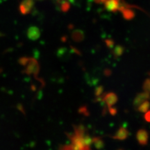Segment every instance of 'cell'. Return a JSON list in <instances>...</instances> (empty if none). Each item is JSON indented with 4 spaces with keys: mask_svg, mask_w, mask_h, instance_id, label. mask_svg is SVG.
I'll return each mask as SVG.
<instances>
[{
    "mask_svg": "<svg viewBox=\"0 0 150 150\" xmlns=\"http://www.w3.org/2000/svg\"><path fill=\"white\" fill-rule=\"evenodd\" d=\"M149 102L148 101H145V102H143L142 104H140L139 106H138V110L140 112H147V110L149 109Z\"/></svg>",
    "mask_w": 150,
    "mask_h": 150,
    "instance_id": "cell-8",
    "label": "cell"
},
{
    "mask_svg": "<svg viewBox=\"0 0 150 150\" xmlns=\"http://www.w3.org/2000/svg\"><path fill=\"white\" fill-rule=\"evenodd\" d=\"M103 100H104V102L106 103L108 107H110V106L115 105L116 102H117V97L115 93H108L104 95Z\"/></svg>",
    "mask_w": 150,
    "mask_h": 150,
    "instance_id": "cell-2",
    "label": "cell"
},
{
    "mask_svg": "<svg viewBox=\"0 0 150 150\" xmlns=\"http://www.w3.org/2000/svg\"><path fill=\"white\" fill-rule=\"evenodd\" d=\"M148 97H149V94L148 93H142L138 95L134 100V106H138L140 104H142V102H145V100H146V99H147Z\"/></svg>",
    "mask_w": 150,
    "mask_h": 150,
    "instance_id": "cell-6",
    "label": "cell"
},
{
    "mask_svg": "<svg viewBox=\"0 0 150 150\" xmlns=\"http://www.w3.org/2000/svg\"><path fill=\"white\" fill-rule=\"evenodd\" d=\"M105 42H106V45H107L109 48L113 47L114 45H115V43H114V41L112 40H106Z\"/></svg>",
    "mask_w": 150,
    "mask_h": 150,
    "instance_id": "cell-15",
    "label": "cell"
},
{
    "mask_svg": "<svg viewBox=\"0 0 150 150\" xmlns=\"http://www.w3.org/2000/svg\"><path fill=\"white\" fill-rule=\"evenodd\" d=\"M25 66V72L28 74H33L36 75L39 72V65L38 62L35 59L29 58L26 64L24 65Z\"/></svg>",
    "mask_w": 150,
    "mask_h": 150,
    "instance_id": "cell-1",
    "label": "cell"
},
{
    "mask_svg": "<svg viewBox=\"0 0 150 150\" xmlns=\"http://www.w3.org/2000/svg\"><path fill=\"white\" fill-rule=\"evenodd\" d=\"M145 120L147 122H150V111L147 112V113L145 114Z\"/></svg>",
    "mask_w": 150,
    "mask_h": 150,
    "instance_id": "cell-18",
    "label": "cell"
},
{
    "mask_svg": "<svg viewBox=\"0 0 150 150\" xmlns=\"http://www.w3.org/2000/svg\"><path fill=\"white\" fill-rule=\"evenodd\" d=\"M83 142L85 146L88 147L93 143V138H91L89 136H83Z\"/></svg>",
    "mask_w": 150,
    "mask_h": 150,
    "instance_id": "cell-11",
    "label": "cell"
},
{
    "mask_svg": "<svg viewBox=\"0 0 150 150\" xmlns=\"http://www.w3.org/2000/svg\"><path fill=\"white\" fill-rule=\"evenodd\" d=\"M93 142L95 144V147L97 149H102L104 147V142L100 138H93Z\"/></svg>",
    "mask_w": 150,
    "mask_h": 150,
    "instance_id": "cell-9",
    "label": "cell"
},
{
    "mask_svg": "<svg viewBox=\"0 0 150 150\" xmlns=\"http://www.w3.org/2000/svg\"><path fill=\"white\" fill-rule=\"evenodd\" d=\"M31 8V4L29 1H24L20 6V11L22 14H27Z\"/></svg>",
    "mask_w": 150,
    "mask_h": 150,
    "instance_id": "cell-7",
    "label": "cell"
},
{
    "mask_svg": "<svg viewBox=\"0 0 150 150\" xmlns=\"http://www.w3.org/2000/svg\"><path fill=\"white\" fill-rule=\"evenodd\" d=\"M124 17H125V18L127 19V20H131V18H134V14H133V13L131 12V11L125 12L124 13Z\"/></svg>",
    "mask_w": 150,
    "mask_h": 150,
    "instance_id": "cell-13",
    "label": "cell"
},
{
    "mask_svg": "<svg viewBox=\"0 0 150 150\" xmlns=\"http://www.w3.org/2000/svg\"><path fill=\"white\" fill-rule=\"evenodd\" d=\"M1 69H0V73H1Z\"/></svg>",
    "mask_w": 150,
    "mask_h": 150,
    "instance_id": "cell-19",
    "label": "cell"
},
{
    "mask_svg": "<svg viewBox=\"0 0 150 150\" xmlns=\"http://www.w3.org/2000/svg\"><path fill=\"white\" fill-rule=\"evenodd\" d=\"M137 140L140 145H145L147 144L148 141V134L147 132L144 129H140L138 131L136 135Z\"/></svg>",
    "mask_w": 150,
    "mask_h": 150,
    "instance_id": "cell-4",
    "label": "cell"
},
{
    "mask_svg": "<svg viewBox=\"0 0 150 150\" xmlns=\"http://www.w3.org/2000/svg\"><path fill=\"white\" fill-rule=\"evenodd\" d=\"M124 52V48L120 45L116 46L113 50V54L115 56H120Z\"/></svg>",
    "mask_w": 150,
    "mask_h": 150,
    "instance_id": "cell-10",
    "label": "cell"
},
{
    "mask_svg": "<svg viewBox=\"0 0 150 150\" xmlns=\"http://www.w3.org/2000/svg\"><path fill=\"white\" fill-rule=\"evenodd\" d=\"M144 88H145V91L150 92V80L147 79L145 81V84H144Z\"/></svg>",
    "mask_w": 150,
    "mask_h": 150,
    "instance_id": "cell-14",
    "label": "cell"
},
{
    "mask_svg": "<svg viewBox=\"0 0 150 150\" xmlns=\"http://www.w3.org/2000/svg\"><path fill=\"white\" fill-rule=\"evenodd\" d=\"M108 108H109V112L112 115H115V114L117 113V109H116V108H112V106H110V107H108Z\"/></svg>",
    "mask_w": 150,
    "mask_h": 150,
    "instance_id": "cell-17",
    "label": "cell"
},
{
    "mask_svg": "<svg viewBox=\"0 0 150 150\" xmlns=\"http://www.w3.org/2000/svg\"><path fill=\"white\" fill-rule=\"evenodd\" d=\"M27 36L31 40H36L40 36V30L37 27H31L27 31Z\"/></svg>",
    "mask_w": 150,
    "mask_h": 150,
    "instance_id": "cell-3",
    "label": "cell"
},
{
    "mask_svg": "<svg viewBox=\"0 0 150 150\" xmlns=\"http://www.w3.org/2000/svg\"><path fill=\"white\" fill-rule=\"evenodd\" d=\"M128 131H127L125 127H120V128L119 129V130L117 131V133H116L115 136H112V138L116 140H124L128 137Z\"/></svg>",
    "mask_w": 150,
    "mask_h": 150,
    "instance_id": "cell-5",
    "label": "cell"
},
{
    "mask_svg": "<svg viewBox=\"0 0 150 150\" xmlns=\"http://www.w3.org/2000/svg\"><path fill=\"white\" fill-rule=\"evenodd\" d=\"M117 6V4H116V3L114 2L113 1H109V2H108V4H107V8L109 11H113L116 10Z\"/></svg>",
    "mask_w": 150,
    "mask_h": 150,
    "instance_id": "cell-12",
    "label": "cell"
},
{
    "mask_svg": "<svg viewBox=\"0 0 150 150\" xmlns=\"http://www.w3.org/2000/svg\"><path fill=\"white\" fill-rule=\"evenodd\" d=\"M102 92H103V87L100 86V87H98L96 90H95V95H96L97 96H99V95H102Z\"/></svg>",
    "mask_w": 150,
    "mask_h": 150,
    "instance_id": "cell-16",
    "label": "cell"
}]
</instances>
